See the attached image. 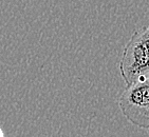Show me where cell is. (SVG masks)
I'll list each match as a JSON object with an SVG mask.
<instances>
[{
    "mask_svg": "<svg viewBox=\"0 0 149 137\" xmlns=\"http://www.w3.org/2000/svg\"><path fill=\"white\" fill-rule=\"evenodd\" d=\"M0 137H4V134H3V132L1 129H0Z\"/></svg>",
    "mask_w": 149,
    "mask_h": 137,
    "instance_id": "cell-3",
    "label": "cell"
},
{
    "mask_svg": "<svg viewBox=\"0 0 149 137\" xmlns=\"http://www.w3.org/2000/svg\"><path fill=\"white\" fill-rule=\"evenodd\" d=\"M149 29L144 26L132 34L124 46L120 58V75L126 86L142 77H149Z\"/></svg>",
    "mask_w": 149,
    "mask_h": 137,
    "instance_id": "cell-1",
    "label": "cell"
},
{
    "mask_svg": "<svg viewBox=\"0 0 149 137\" xmlns=\"http://www.w3.org/2000/svg\"><path fill=\"white\" fill-rule=\"evenodd\" d=\"M118 106L130 122L147 130L149 127V77H142L128 84L118 99Z\"/></svg>",
    "mask_w": 149,
    "mask_h": 137,
    "instance_id": "cell-2",
    "label": "cell"
}]
</instances>
